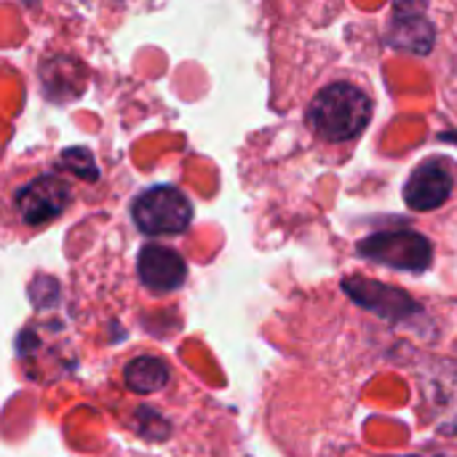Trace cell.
<instances>
[{"mask_svg":"<svg viewBox=\"0 0 457 457\" xmlns=\"http://www.w3.org/2000/svg\"><path fill=\"white\" fill-rule=\"evenodd\" d=\"M308 120L321 139L348 142L372 120V99L353 83H332L313 96Z\"/></svg>","mask_w":457,"mask_h":457,"instance_id":"cell-1","label":"cell"},{"mask_svg":"<svg viewBox=\"0 0 457 457\" xmlns=\"http://www.w3.org/2000/svg\"><path fill=\"white\" fill-rule=\"evenodd\" d=\"M131 217L137 228L147 236H177L190 228L193 206L177 187L158 185L134 198Z\"/></svg>","mask_w":457,"mask_h":457,"instance_id":"cell-2","label":"cell"},{"mask_svg":"<svg viewBox=\"0 0 457 457\" xmlns=\"http://www.w3.org/2000/svg\"><path fill=\"white\" fill-rule=\"evenodd\" d=\"M359 254H364L367 260L378 265L423 273L431 265L434 244L418 230H388V233H375L364 238L359 244Z\"/></svg>","mask_w":457,"mask_h":457,"instance_id":"cell-3","label":"cell"},{"mask_svg":"<svg viewBox=\"0 0 457 457\" xmlns=\"http://www.w3.org/2000/svg\"><path fill=\"white\" fill-rule=\"evenodd\" d=\"M455 185V163L445 155H434V158H426L423 163H418L415 171L410 174V179L404 185V201L415 212H434L450 201Z\"/></svg>","mask_w":457,"mask_h":457,"instance_id":"cell-4","label":"cell"},{"mask_svg":"<svg viewBox=\"0 0 457 457\" xmlns=\"http://www.w3.org/2000/svg\"><path fill=\"white\" fill-rule=\"evenodd\" d=\"M423 407L442 434H457V364L436 361L423 380Z\"/></svg>","mask_w":457,"mask_h":457,"instance_id":"cell-5","label":"cell"},{"mask_svg":"<svg viewBox=\"0 0 457 457\" xmlns=\"http://www.w3.org/2000/svg\"><path fill=\"white\" fill-rule=\"evenodd\" d=\"M70 198H72V187L62 177L46 174L32 179L16 193V209L27 225H43L64 214Z\"/></svg>","mask_w":457,"mask_h":457,"instance_id":"cell-6","label":"cell"},{"mask_svg":"<svg viewBox=\"0 0 457 457\" xmlns=\"http://www.w3.org/2000/svg\"><path fill=\"white\" fill-rule=\"evenodd\" d=\"M137 270H139L142 284L153 292H174L185 284V276H187L185 260L174 249L161 246V244L142 246Z\"/></svg>","mask_w":457,"mask_h":457,"instance_id":"cell-7","label":"cell"},{"mask_svg":"<svg viewBox=\"0 0 457 457\" xmlns=\"http://www.w3.org/2000/svg\"><path fill=\"white\" fill-rule=\"evenodd\" d=\"M388 43L394 48H404L412 54H428L436 40V29L431 19L418 5H396L388 27Z\"/></svg>","mask_w":457,"mask_h":457,"instance_id":"cell-8","label":"cell"},{"mask_svg":"<svg viewBox=\"0 0 457 457\" xmlns=\"http://www.w3.org/2000/svg\"><path fill=\"white\" fill-rule=\"evenodd\" d=\"M343 289L364 308L391 319V321H399V319H407V313L418 311V305L412 303L410 295L399 292V289H391V287H383V284H375V281H367V278H351L343 284Z\"/></svg>","mask_w":457,"mask_h":457,"instance_id":"cell-9","label":"cell"},{"mask_svg":"<svg viewBox=\"0 0 457 457\" xmlns=\"http://www.w3.org/2000/svg\"><path fill=\"white\" fill-rule=\"evenodd\" d=\"M123 378H126V386L134 394H155L169 383V367L161 359L137 356L134 361H129Z\"/></svg>","mask_w":457,"mask_h":457,"instance_id":"cell-10","label":"cell"},{"mask_svg":"<svg viewBox=\"0 0 457 457\" xmlns=\"http://www.w3.org/2000/svg\"><path fill=\"white\" fill-rule=\"evenodd\" d=\"M59 166H62V169H70L72 174H78V177H83V179H91V182L99 177V174H96L94 155H91L88 150H83V147L67 150V153L59 158Z\"/></svg>","mask_w":457,"mask_h":457,"instance_id":"cell-11","label":"cell"}]
</instances>
